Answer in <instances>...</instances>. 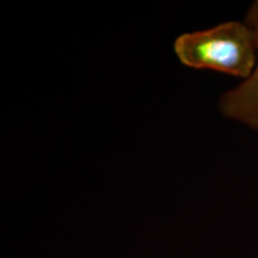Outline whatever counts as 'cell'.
Segmentation results:
<instances>
[{
    "mask_svg": "<svg viewBox=\"0 0 258 258\" xmlns=\"http://www.w3.org/2000/svg\"><path fill=\"white\" fill-rule=\"evenodd\" d=\"M180 62L247 79L257 62L253 31L246 23L225 22L207 30L189 32L175 42Z\"/></svg>",
    "mask_w": 258,
    "mask_h": 258,
    "instance_id": "cell-1",
    "label": "cell"
},
{
    "mask_svg": "<svg viewBox=\"0 0 258 258\" xmlns=\"http://www.w3.org/2000/svg\"><path fill=\"white\" fill-rule=\"evenodd\" d=\"M245 23L253 31L256 40V66L245 82L221 96L219 108L225 117L241 122L253 131H258V0L253 2L247 10Z\"/></svg>",
    "mask_w": 258,
    "mask_h": 258,
    "instance_id": "cell-2",
    "label": "cell"
}]
</instances>
